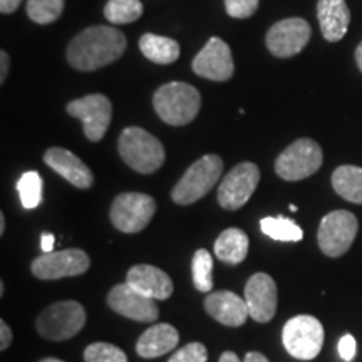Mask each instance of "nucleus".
I'll use <instances>...</instances> for the list:
<instances>
[{
	"label": "nucleus",
	"mask_w": 362,
	"mask_h": 362,
	"mask_svg": "<svg viewBox=\"0 0 362 362\" xmlns=\"http://www.w3.org/2000/svg\"><path fill=\"white\" fill-rule=\"evenodd\" d=\"M126 37L110 25H93L79 33L67 47V61L78 71H96L123 56Z\"/></svg>",
	"instance_id": "nucleus-1"
},
{
	"label": "nucleus",
	"mask_w": 362,
	"mask_h": 362,
	"mask_svg": "<svg viewBox=\"0 0 362 362\" xmlns=\"http://www.w3.org/2000/svg\"><path fill=\"white\" fill-rule=\"evenodd\" d=\"M117 151L131 170L141 175L155 173L165 163V148L146 129L131 126L117 139Z\"/></svg>",
	"instance_id": "nucleus-2"
},
{
	"label": "nucleus",
	"mask_w": 362,
	"mask_h": 362,
	"mask_svg": "<svg viewBox=\"0 0 362 362\" xmlns=\"http://www.w3.org/2000/svg\"><path fill=\"white\" fill-rule=\"evenodd\" d=\"M156 115L171 126H185L197 117L202 106L200 93L187 83L163 84L153 98Z\"/></svg>",
	"instance_id": "nucleus-3"
},
{
	"label": "nucleus",
	"mask_w": 362,
	"mask_h": 362,
	"mask_svg": "<svg viewBox=\"0 0 362 362\" xmlns=\"http://www.w3.org/2000/svg\"><path fill=\"white\" fill-rule=\"evenodd\" d=\"M223 171V161L218 155H205L185 171L181 180L171 192V200L176 205H192L210 192L218 183Z\"/></svg>",
	"instance_id": "nucleus-4"
},
{
	"label": "nucleus",
	"mask_w": 362,
	"mask_h": 362,
	"mask_svg": "<svg viewBox=\"0 0 362 362\" xmlns=\"http://www.w3.org/2000/svg\"><path fill=\"white\" fill-rule=\"evenodd\" d=\"M86 325L84 307L76 300H61L45 307L37 317L35 329L49 341H67Z\"/></svg>",
	"instance_id": "nucleus-5"
},
{
	"label": "nucleus",
	"mask_w": 362,
	"mask_h": 362,
	"mask_svg": "<svg viewBox=\"0 0 362 362\" xmlns=\"http://www.w3.org/2000/svg\"><path fill=\"white\" fill-rule=\"evenodd\" d=\"M282 342L288 354L298 361H312L324 346V325L312 315H297L287 320Z\"/></svg>",
	"instance_id": "nucleus-6"
},
{
	"label": "nucleus",
	"mask_w": 362,
	"mask_h": 362,
	"mask_svg": "<svg viewBox=\"0 0 362 362\" xmlns=\"http://www.w3.org/2000/svg\"><path fill=\"white\" fill-rule=\"evenodd\" d=\"M322 149L314 139L300 138L280 153L275 160V173L285 181H300L320 170Z\"/></svg>",
	"instance_id": "nucleus-7"
},
{
	"label": "nucleus",
	"mask_w": 362,
	"mask_h": 362,
	"mask_svg": "<svg viewBox=\"0 0 362 362\" xmlns=\"http://www.w3.org/2000/svg\"><path fill=\"white\" fill-rule=\"evenodd\" d=\"M357 232H359L357 216L347 210H336L320 220L317 242L324 255L337 259L349 250Z\"/></svg>",
	"instance_id": "nucleus-8"
},
{
	"label": "nucleus",
	"mask_w": 362,
	"mask_h": 362,
	"mask_svg": "<svg viewBox=\"0 0 362 362\" xmlns=\"http://www.w3.org/2000/svg\"><path fill=\"white\" fill-rule=\"evenodd\" d=\"M156 211L155 198L146 193H121L110 210L111 223L123 233L143 232Z\"/></svg>",
	"instance_id": "nucleus-9"
},
{
	"label": "nucleus",
	"mask_w": 362,
	"mask_h": 362,
	"mask_svg": "<svg viewBox=\"0 0 362 362\" xmlns=\"http://www.w3.org/2000/svg\"><path fill=\"white\" fill-rule=\"evenodd\" d=\"M259 181L260 170L255 163H240L221 180L216 193L220 206L232 211L242 208L252 198L253 192L259 187Z\"/></svg>",
	"instance_id": "nucleus-10"
},
{
	"label": "nucleus",
	"mask_w": 362,
	"mask_h": 362,
	"mask_svg": "<svg viewBox=\"0 0 362 362\" xmlns=\"http://www.w3.org/2000/svg\"><path fill=\"white\" fill-rule=\"evenodd\" d=\"M89 267L90 259L88 253L81 248H67L37 257L30 265V270L39 280H59L83 275Z\"/></svg>",
	"instance_id": "nucleus-11"
},
{
	"label": "nucleus",
	"mask_w": 362,
	"mask_h": 362,
	"mask_svg": "<svg viewBox=\"0 0 362 362\" xmlns=\"http://www.w3.org/2000/svg\"><path fill=\"white\" fill-rule=\"evenodd\" d=\"M67 112L78 117L83 123L84 134L89 141H101L111 124L112 106L111 101L103 94H89V96L74 99L67 104Z\"/></svg>",
	"instance_id": "nucleus-12"
},
{
	"label": "nucleus",
	"mask_w": 362,
	"mask_h": 362,
	"mask_svg": "<svg viewBox=\"0 0 362 362\" xmlns=\"http://www.w3.org/2000/svg\"><path fill=\"white\" fill-rule=\"evenodd\" d=\"M310 34L309 22L300 17H291L270 27L265 44L275 57H292L305 47Z\"/></svg>",
	"instance_id": "nucleus-13"
},
{
	"label": "nucleus",
	"mask_w": 362,
	"mask_h": 362,
	"mask_svg": "<svg viewBox=\"0 0 362 362\" xmlns=\"http://www.w3.org/2000/svg\"><path fill=\"white\" fill-rule=\"evenodd\" d=\"M107 305L116 314L128 317L136 322H155L160 317L155 298H149L134 291L128 282L115 285L107 293Z\"/></svg>",
	"instance_id": "nucleus-14"
},
{
	"label": "nucleus",
	"mask_w": 362,
	"mask_h": 362,
	"mask_svg": "<svg viewBox=\"0 0 362 362\" xmlns=\"http://www.w3.org/2000/svg\"><path fill=\"white\" fill-rule=\"evenodd\" d=\"M193 72L210 81H228L235 66L228 44L218 37L208 39L205 47L193 59Z\"/></svg>",
	"instance_id": "nucleus-15"
},
{
	"label": "nucleus",
	"mask_w": 362,
	"mask_h": 362,
	"mask_svg": "<svg viewBox=\"0 0 362 362\" xmlns=\"http://www.w3.org/2000/svg\"><path fill=\"white\" fill-rule=\"evenodd\" d=\"M248 314L255 322H270L277 312V284L269 274H253L245 285Z\"/></svg>",
	"instance_id": "nucleus-16"
},
{
	"label": "nucleus",
	"mask_w": 362,
	"mask_h": 362,
	"mask_svg": "<svg viewBox=\"0 0 362 362\" xmlns=\"http://www.w3.org/2000/svg\"><path fill=\"white\" fill-rule=\"evenodd\" d=\"M44 161L49 168L56 171L57 175H61L62 178L69 181L71 185H74L76 188L88 189L93 187L94 176L88 168V165H84V161L64 148H51L45 151Z\"/></svg>",
	"instance_id": "nucleus-17"
},
{
	"label": "nucleus",
	"mask_w": 362,
	"mask_h": 362,
	"mask_svg": "<svg viewBox=\"0 0 362 362\" xmlns=\"http://www.w3.org/2000/svg\"><path fill=\"white\" fill-rule=\"evenodd\" d=\"M205 310L211 319L226 327H240L250 317L245 298L230 291L211 292L205 298Z\"/></svg>",
	"instance_id": "nucleus-18"
},
{
	"label": "nucleus",
	"mask_w": 362,
	"mask_h": 362,
	"mask_svg": "<svg viewBox=\"0 0 362 362\" xmlns=\"http://www.w3.org/2000/svg\"><path fill=\"white\" fill-rule=\"evenodd\" d=\"M126 282L134 291L149 298H155V300H166L173 293V282H171L170 275L153 265L141 264L131 267L126 275Z\"/></svg>",
	"instance_id": "nucleus-19"
},
{
	"label": "nucleus",
	"mask_w": 362,
	"mask_h": 362,
	"mask_svg": "<svg viewBox=\"0 0 362 362\" xmlns=\"http://www.w3.org/2000/svg\"><path fill=\"white\" fill-rule=\"evenodd\" d=\"M317 17H319L324 39L329 42H337L347 34L351 24V12L346 0H319Z\"/></svg>",
	"instance_id": "nucleus-20"
},
{
	"label": "nucleus",
	"mask_w": 362,
	"mask_h": 362,
	"mask_svg": "<svg viewBox=\"0 0 362 362\" xmlns=\"http://www.w3.org/2000/svg\"><path fill=\"white\" fill-rule=\"evenodd\" d=\"M180 342V334L170 324H155L144 330L141 337L136 342V352L144 359H155V357L168 354Z\"/></svg>",
	"instance_id": "nucleus-21"
},
{
	"label": "nucleus",
	"mask_w": 362,
	"mask_h": 362,
	"mask_svg": "<svg viewBox=\"0 0 362 362\" xmlns=\"http://www.w3.org/2000/svg\"><path fill=\"white\" fill-rule=\"evenodd\" d=\"M248 247H250V242L243 230L226 228L216 238L215 255L226 265H238L247 259Z\"/></svg>",
	"instance_id": "nucleus-22"
},
{
	"label": "nucleus",
	"mask_w": 362,
	"mask_h": 362,
	"mask_svg": "<svg viewBox=\"0 0 362 362\" xmlns=\"http://www.w3.org/2000/svg\"><path fill=\"white\" fill-rule=\"evenodd\" d=\"M332 187L344 200L362 205V168L344 165L332 173Z\"/></svg>",
	"instance_id": "nucleus-23"
},
{
	"label": "nucleus",
	"mask_w": 362,
	"mask_h": 362,
	"mask_svg": "<svg viewBox=\"0 0 362 362\" xmlns=\"http://www.w3.org/2000/svg\"><path fill=\"white\" fill-rule=\"evenodd\" d=\"M139 49L144 57L155 64H171L180 57V45L176 40L156 34H144L139 39Z\"/></svg>",
	"instance_id": "nucleus-24"
},
{
	"label": "nucleus",
	"mask_w": 362,
	"mask_h": 362,
	"mask_svg": "<svg viewBox=\"0 0 362 362\" xmlns=\"http://www.w3.org/2000/svg\"><path fill=\"white\" fill-rule=\"evenodd\" d=\"M260 228L267 237L277 242H300L304 238L300 226L285 216H267L260 221Z\"/></svg>",
	"instance_id": "nucleus-25"
},
{
	"label": "nucleus",
	"mask_w": 362,
	"mask_h": 362,
	"mask_svg": "<svg viewBox=\"0 0 362 362\" xmlns=\"http://www.w3.org/2000/svg\"><path fill=\"white\" fill-rule=\"evenodd\" d=\"M143 13V4L139 0H107L104 7V17L111 24H131Z\"/></svg>",
	"instance_id": "nucleus-26"
},
{
	"label": "nucleus",
	"mask_w": 362,
	"mask_h": 362,
	"mask_svg": "<svg viewBox=\"0 0 362 362\" xmlns=\"http://www.w3.org/2000/svg\"><path fill=\"white\" fill-rule=\"evenodd\" d=\"M214 259H211L210 252L205 248L194 252L192 260V274H193V284L198 292L208 293L214 288Z\"/></svg>",
	"instance_id": "nucleus-27"
},
{
	"label": "nucleus",
	"mask_w": 362,
	"mask_h": 362,
	"mask_svg": "<svg viewBox=\"0 0 362 362\" xmlns=\"http://www.w3.org/2000/svg\"><path fill=\"white\" fill-rule=\"evenodd\" d=\"M27 16L35 24L56 22L64 11V0H27Z\"/></svg>",
	"instance_id": "nucleus-28"
},
{
	"label": "nucleus",
	"mask_w": 362,
	"mask_h": 362,
	"mask_svg": "<svg viewBox=\"0 0 362 362\" xmlns=\"http://www.w3.org/2000/svg\"><path fill=\"white\" fill-rule=\"evenodd\" d=\"M21 203L25 210H34L42 202V178L37 171H27L17 183Z\"/></svg>",
	"instance_id": "nucleus-29"
},
{
	"label": "nucleus",
	"mask_w": 362,
	"mask_h": 362,
	"mask_svg": "<svg viewBox=\"0 0 362 362\" xmlns=\"http://www.w3.org/2000/svg\"><path fill=\"white\" fill-rule=\"evenodd\" d=\"M86 362H128V357L117 346L107 342H94L84 349Z\"/></svg>",
	"instance_id": "nucleus-30"
},
{
	"label": "nucleus",
	"mask_w": 362,
	"mask_h": 362,
	"mask_svg": "<svg viewBox=\"0 0 362 362\" xmlns=\"http://www.w3.org/2000/svg\"><path fill=\"white\" fill-rule=\"evenodd\" d=\"M208 351L202 342H189L170 357L168 362H206Z\"/></svg>",
	"instance_id": "nucleus-31"
},
{
	"label": "nucleus",
	"mask_w": 362,
	"mask_h": 362,
	"mask_svg": "<svg viewBox=\"0 0 362 362\" xmlns=\"http://www.w3.org/2000/svg\"><path fill=\"white\" fill-rule=\"evenodd\" d=\"M226 13L235 19L252 17L259 8V0H225Z\"/></svg>",
	"instance_id": "nucleus-32"
},
{
	"label": "nucleus",
	"mask_w": 362,
	"mask_h": 362,
	"mask_svg": "<svg viewBox=\"0 0 362 362\" xmlns=\"http://www.w3.org/2000/svg\"><path fill=\"white\" fill-rule=\"evenodd\" d=\"M337 349H339V356L342 357V361L351 362L356 357V352H357V342L354 336H351V334L342 336L341 341H339Z\"/></svg>",
	"instance_id": "nucleus-33"
},
{
	"label": "nucleus",
	"mask_w": 362,
	"mask_h": 362,
	"mask_svg": "<svg viewBox=\"0 0 362 362\" xmlns=\"http://www.w3.org/2000/svg\"><path fill=\"white\" fill-rule=\"evenodd\" d=\"M12 344V330L6 320H0V351H7Z\"/></svg>",
	"instance_id": "nucleus-34"
},
{
	"label": "nucleus",
	"mask_w": 362,
	"mask_h": 362,
	"mask_svg": "<svg viewBox=\"0 0 362 362\" xmlns=\"http://www.w3.org/2000/svg\"><path fill=\"white\" fill-rule=\"evenodd\" d=\"M54 238L52 233H42V238H40V248H42L44 253H51L54 250Z\"/></svg>",
	"instance_id": "nucleus-35"
},
{
	"label": "nucleus",
	"mask_w": 362,
	"mask_h": 362,
	"mask_svg": "<svg viewBox=\"0 0 362 362\" xmlns=\"http://www.w3.org/2000/svg\"><path fill=\"white\" fill-rule=\"evenodd\" d=\"M21 6V0H0V12L12 13Z\"/></svg>",
	"instance_id": "nucleus-36"
},
{
	"label": "nucleus",
	"mask_w": 362,
	"mask_h": 362,
	"mask_svg": "<svg viewBox=\"0 0 362 362\" xmlns=\"http://www.w3.org/2000/svg\"><path fill=\"white\" fill-rule=\"evenodd\" d=\"M7 72H8V56L6 51H2L0 54V83L7 79Z\"/></svg>",
	"instance_id": "nucleus-37"
},
{
	"label": "nucleus",
	"mask_w": 362,
	"mask_h": 362,
	"mask_svg": "<svg viewBox=\"0 0 362 362\" xmlns=\"http://www.w3.org/2000/svg\"><path fill=\"white\" fill-rule=\"evenodd\" d=\"M243 362H270L269 359H267V357L262 354V352H247V356H245V361Z\"/></svg>",
	"instance_id": "nucleus-38"
},
{
	"label": "nucleus",
	"mask_w": 362,
	"mask_h": 362,
	"mask_svg": "<svg viewBox=\"0 0 362 362\" xmlns=\"http://www.w3.org/2000/svg\"><path fill=\"white\" fill-rule=\"evenodd\" d=\"M218 362H240V359H238V356L235 354V352L226 351V352H223V354L220 356V361Z\"/></svg>",
	"instance_id": "nucleus-39"
},
{
	"label": "nucleus",
	"mask_w": 362,
	"mask_h": 362,
	"mask_svg": "<svg viewBox=\"0 0 362 362\" xmlns=\"http://www.w3.org/2000/svg\"><path fill=\"white\" fill-rule=\"evenodd\" d=\"M356 62H357V67H359L362 72V42L357 45V49H356Z\"/></svg>",
	"instance_id": "nucleus-40"
},
{
	"label": "nucleus",
	"mask_w": 362,
	"mask_h": 362,
	"mask_svg": "<svg viewBox=\"0 0 362 362\" xmlns=\"http://www.w3.org/2000/svg\"><path fill=\"white\" fill-rule=\"evenodd\" d=\"M4 232H6V216L0 214V235H4Z\"/></svg>",
	"instance_id": "nucleus-41"
},
{
	"label": "nucleus",
	"mask_w": 362,
	"mask_h": 362,
	"mask_svg": "<svg viewBox=\"0 0 362 362\" xmlns=\"http://www.w3.org/2000/svg\"><path fill=\"white\" fill-rule=\"evenodd\" d=\"M39 362H64V361H61V359H56V357H45V359L39 361Z\"/></svg>",
	"instance_id": "nucleus-42"
},
{
	"label": "nucleus",
	"mask_w": 362,
	"mask_h": 362,
	"mask_svg": "<svg viewBox=\"0 0 362 362\" xmlns=\"http://www.w3.org/2000/svg\"><path fill=\"white\" fill-rule=\"evenodd\" d=\"M291 211H297V206L296 205H291Z\"/></svg>",
	"instance_id": "nucleus-43"
}]
</instances>
